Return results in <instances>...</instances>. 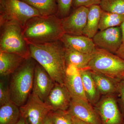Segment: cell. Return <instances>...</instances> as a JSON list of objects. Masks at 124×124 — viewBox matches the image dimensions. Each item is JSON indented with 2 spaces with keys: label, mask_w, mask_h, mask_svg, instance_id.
Instances as JSON below:
<instances>
[{
  "label": "cell",
  "mask_w": 124,
  "mask_h": 124,
  "mask_svg": "<svg viewBox=\"0 0 124 124\" xmlns=\"http://www.w3.org/2000/svg\"><path fill=\"white\" fill-rule=\"evenodd\" d=\"M27 42L31 57L44 68L55 83L64 85L67 68L66 48L62 41Z\"/></svg>",
  "instance_id": "6da1fadb"
},
{
  "label": "cell",
  "mask_w": 124,
  "mask_h": 124,
  "mask_svg": "<svg viewBox=\"0 0 124 124\" xmlns=\"http://www.w3.org/2000/svg\"><path fill=\"white\" fill-rule=\"evenodd\" d=\"M64 32L61 19L56 15L31 18L23 28L27 42L42 44L60 40Z\"/></svg>",
  "instance_id": "7a4b0ae2"
},
{
  "label": "cell",
  "mask_w": 124,
  "mask_h": 124,
  "mask_svg": "<svg viewBox=\"0 0 124 124\" xmlns=\"http://www.w3.org/2000/svg\"><path fill=\"white\" fill-rule=\"evenodd\" d=\"M36 63L31 57L27 58L10 75L9 86L11 101L19 107L26 102L32 92Z\"/></svg>",
  "instance_id": "3957f363"
},
{
  "label": "cell",
  "mask_w": 124,
  "mask_h": 124,
  "mask_svg": "<svg viewBox=\"0 0 124 124\" xmlns=\"http://www.w3.org/2000/svg\"><path fill=\"white\" fill-rule=\"evenodd\" d=\"M0 52L17 54L26 58L31 57L20 24L15 21H5L0 23Z\"/></svg>",
  "instance_id": "277c9868"
},
{
  "label": "cell",
  "mask_w": 124,
  "mask_h": 124,
  "mask_svg": "<svg viewBox=\"0 0 124 124\" xmlns=\"http://www.w3.org/2000/svg\"><path fill=\"white\" fill-rule=\"evenodd\" d=\"M86 69L121 80L124 76V60L115 54L96 47Z\"/></svg>",
  "instance_id": "5b68a950"
},
{
  "label": "cell",
  "mask_w": 124,
  "mask_h": 124,
  "mask_svg": "<svg viewBox=\"0 0 124 124\" xmlns=\"http://www.w3.org/2000/svg\"><path fill=\"white\" fill-rule=\"evenodd\" d=\"M41 16L37 10L21 0H0V23L15 21L23 28L31 18Z\"/></svg>",
  "instance_id": "8992f818"
},
{
  "label": "cell",
  "mask_w": 124,
  "mask_h": 124,
  "mask_svg": "<svg viewBox=\"0 0 124 124\" xmlns=\"http://www.w3.org/2000/svg\"><path fill=\"white\" fill-rule=\"evenodd\" d=\"M118 97L115 94L103 95L94 106L102 124H124V114L119 106Z\"/></svg>",
  "instance_id": "52a82bcc"
},
{
  "label": "cell",
  "mask_w": 124,
  "mask_h": 124,
  "mask_svg": "<svg viewBox=\"0 0 124 124\" xmlns=\"http://www.w3.org/2000/svg\"><path fill=\"white\" fill-rule=\"evenodd\" d=\"M19 108L21 116L27 124H42L51 110L34 93H31L26 102Z\"/></svg>",
  "instance_id": "ba28073f"
},
{
  "label": "cell",
  "mask_w": 124,
  "mask_h": 124,
  "mask_svg": "<svg viewBox=\"0 0 124 124\" xmlns=\"http://www.w3.org/2000/svg\"><path fill=\"white\" fill-rule=\"evenodd\" d=\"M72 117L89 124H102L101 118L95 107L87 100L72 98L67 110Z\"/></svg>",
  "instance_id": "9c48e42d"
},
{
  "label": "cell",
  "mask_w": 124,
  "mask_h": 124,
  "mask_svg": "<svg viewBox=\"0 0 124 124\" xmlns=\"http://www.w3.org/2000/svg\"><path fill=\"white\" fill-rule=\"evenodd\" d=\"M92 39L96 47L114 54H116L122 44L120 26L99 31Z\"/></svg>",
  "instance_id": "30bf717a"
},
{
  "label": "cell",
  "mask_w": 124,
  "mask_h": 124,
  "mask_svg": "<svg viewBox=\"0 0 124 124\" xmlns=\"http://www.w3.org/2000/svg\"><path fill=\"white\" fill-rule=\"evenodd\" d=\"M89 8L78 7L66 17L61 19L64 33L82 35L86 26Z\"/></svg>",
  "instance_id": "8fae6325"
},
{
  "label": "cell",
  "mask_w": 124,
  "mask_h": 124,
  "mask_svg": "<svg viewBox=\"0 0 124 124\" xmlns=\"http://www.w3.org/2000/svg\"><path fill=\"white\" fill-rule=\"evenodd\" d=\"M55 83L44 68L37 62L34 71L32 93L45 102Z\"/></svg>",
  "instance_id": "7c38bea8"
},
{
  "label": "cell",
  "mask_w": 124,
  "mask_h": 124,
  "mask_svg": "<svg viewBox=\"0 0 124 124\" xmlns=\"http://www.w3.org/2000/svg\"><path fill=\"white\" fill-rule=\"evenodd\" d=\"M71 100L70 94L64 85L55 83L45 102L51 111L67 110Z\"/></svg>",
  "instance_id": "4fadbf2b"
},
{
  "label": "cell",
  "mask_w": 124,
  "mask_h": 124,
  "mask_svg": "<svg viewBox=\"0 0 124 124\" xmlns=\"http://www.w3.org/2000/svg\"><path fill=\"white\" fill-rule=\"evenodd\" d=\"M66 48L87 54H92L96 48L93 39L86 36L64 33L60 39Z\"/></svg>",
  "instance_id": "5bb4252c"
},
{
  "label": "cell",
  "mask_w": 124,
  "mask_h": 124,
  "mask_svg": "<svg viewBox=\"0 0 124 124\" xmlns=\"http://www.w3.org/2000/svg\"><path fill=\"white\" fill-rule=\"evenodd\" d=\"M64 85L70 94L72 98H77L87 100L80 70L73 65L67 66Z\"/></svg>",
  "instance_id": "9a60e30c"
},
{
  "label": "cell",
  "mask_w": 124,
  "mask_h": 124,
  "mask_svg": "<svg viewBox=\"0 0 124 124\" xmlns=\"http://www.w3.org/2000/svg\"><path fill=\"white\" fill-rule=\"evenodd\" d=\"M90 71L101 96L111 94L119 96L118 85L121 80L112 78L95 71Z\"/></svg>",
  "instance_id": "2e32d148"
},
{
  "label": "cell",
  "mask_w": 124,
  "mask_h": 124,
  "mask_svg": "<svg viewBox=\"0 0 124 124\" xmlns=\"http://www.w3.org/2000/svg\"><path fill=\"white\" fill-rule=\"evenodd\" d=\"M26 58L17 54L0 52V77L9 76L13 73Z\"/></svg>",
  "instance_id": "e0dca14e"
},
{
  "label": "cell",
  "mask_w": 124,
  "mask_h": 124,
  "mask_svg": "<svg viewBox=\"0 0 124 124\" xmlns=\"http://www.w3.org/2000/svg\"><path fill=\"white\" fill-rule=\"evenodd\" d=\"M85 94L87 100L94 106L101 97L90 70H80Z\"/></svg>",
  "instance_id": "ac0fdd59"
},
{
  "label": "cell",
  "mask_w": 124,
  "mask_h": 124,
  "mask_svg": "<svg viewBox=\"0 0 124 124\" xmlns=\"http://www.w3.org/2000/svg\"><path fill=\"white\" fill-rule=\"evenodd\" d=\"M102 10L99 5L92 6L89 8L86 26L83 35L92 39L97 33Z\"/></svg>",
  "instance_id": "d6986e66"
},
{
  "label": "cell",
  "mask_w": 124,
  "mask_h": 124,
  "mask_svg": "<svg viewBox=\"0 0 124 124\" xmlns=\"http://www.w3.org/2000/svg\"><path fill=\"white\" fill-rule=\"evenodd\" d=\"M93 54L83 53L66 48V66L72 65L80 70L86 69Z\"/></svg>",
  "instance_id": "ffe728a7"
},
{
  "label": "cell",
  "mask_w": 124,
  "mask_h": 124,
  "mask_svg": "<svg viewBox=\"0 0 124 124\" xmlns=\"http://www.w3.org/2000/svg\"><path fill=\"white\" fill-rule=\"evenodd\" d=\"M20 117L19 108L12 102L0 106V124H15Z\"/></svg>",
  "instance_id": "44dd1931"
},
{
  "label": "cell",
  "mask_w": 124,
  "mask_h": 124,
  "mask_svg": "<svg viewBox=\"0 0 124 124\" xmlns=\"http://www.w3.org/2000/svg\"><path fill=\"white\" fill-rule=\"evenodd\" d=\"M37 10L42 16L56 15L57 5L55 0H21Z\"/></svg>",
  "instance_id": "7402d4cb"
},
{
  "label": "cell",
  "mask_w": 124,
  "mask_h": 124,
  "mask_svg": "<svg viewBox=\"0 0 124 124\" xmlns=\"http://www.w3.org/2000/svg\"><path fill=\"white\" fill-rule=\"evenodd\" d=\"M124 20V15L102 10L99 26V30L102 31L110 28L120 26Z\"/></svg>",
  "instance_id": "603a6c76"
},
{
  "label": "cell",
  "mask_w": 124,
  "mask_h": 124,
  "mask_svg": "<svg viewBox=\"0 0 124 124\" xmlns=\"http://www.w3.org/2000/svg\"><path fill=\"white\" fill-rule=\"evenodd\" d=\"M99 5L103 11L124 15V0H101Z\"/></svg>",
  "instance_id": "cb8c5ba5"
},
{
  "label": "cell",
  "mask_w": 124,
  "mask_h": 124,
  "mask_svg": "<svg viewBox=\"0 0 124 124\" xmlns=\"http://www.w3.org/2000/svg\"><path fill=\"white\" fill-rule=\"evenodd\" d=\"M50 115L53 124H73L72 116L68 110L51 111Z\"/></svg>",
  "instance_id": "d4e9b609"
},
{
  "label": "cell",
  "mask_w": 124,
  "mask_h": 124,
  "mask_svg": "<svg viewBox=\"0 0 124 124\" xmlns=\"http://www.w3.org/2000/svg\"><path fill=\"white\" fill-rule=\"evenodd\" d=\"M1 79L0 81V106H3L11 101V93L9 84L7 79Z\"/></svg>",
  "instance_id": "484cf974"
},
{
  "label": "cell",
  "mask_w": 124,
  "mask_h": 124,
  "mask_svg": "<svg viewBox=\"0 0 124 124\" xmlns=\"http://www.w3.org/2000/svg\"><path fill=\"white\" fill-rule=\"evenodd\" d=\"M58 11L56 15L60 19L66 17L70 14L72 7L73 0H55Z\"/></svg>",
  "instance_id": "4316f807"
},
{
  "label": "cell",
  "mask_w": 124,
  "mask_h": 124,
  "mask_svg": "<svg viewBox=\"0 0 124 124\" xmlns=\"http://www.w3.org/2000/svg\"><path fill=\"white\" fill-rule=\"evenodd\" d=\"M101 0H73L72 7L74 9L85 7L89 8L93 5H100Z\"/></svg>",
  "instance_id": "83f0119b"
},
{
  "label": "cell",
  "mask_w": 124,
  "mask_h": 124,
  "mask_svg": "<svg viewBox=\"0 0 124 124\" xmlns=\"http://www.w3.org/2000/svg\"><path fill=\"white\" fill-rule=\"evenodd\" d=\"M118 103L121 111L124 114V80H121L118 85Z\"/></svg>",
  "instance_id": "f1b7e54d"
},
{
  "label": "cell",
  "mask_w": 124,
  "mask_h": 124,
  "mask_svg": "<svg viewBox=\"0 0 124 124\" xmlns=\"http://www.w3.org/2000/svg\"><path fill=\"white\" fill-rule=\"evenodd\" d=\"M115 54L124 60V44H122Z\"/></svg>",
  "instance_id": "f546056e"
},
{
  "label": "cell",
  "mask_w": 124,
  "mask_h": 124,
  "mask_svg": "<svg viewBox=\"0 0 124 124\" xmlns=\"http://www.w3.org/2000/svg\"><path fill=\"white\" fill-rule=\"evenodd\" d=\"M72 120L73 124H89L76 117H72Z\"/></svg>",
  "instance_id": "4dcf8cb0"
},
{
  "label": "cell",
  "mask_w": 124,
  "mask_h": 124,
  "mask_svg": "<svg viewBox=\"0 0 124 124\" xmlns=\"http://www.w3.org/2000/svg\"><path fill=\"white\" fill-rule=\"evenodd\" d=\"M50 113L46 117L42 124H53L50 115Z\"/></svg>",
  "instance_id": "1f68e13d"
},
{
  "label": "cell",
  "mask_w": 124,
  "mask_h": 124,
  "mask_svg": "<svg viewBox=\"0 0 124 124\" xmlns=\"http://www.w3.org/2000/svg\"><path fill=\"white\" fill-rule=\"evenodd\" d=\"M120 27L122 33V44H124V20Z\"/></svg>",
  "instance_id": "d6a6232c"
},
{
  "label": "cell",
  "mask_w": 124,
  "mask_h": 124,
  "mask_svg": "<svg viewBox=\"0 0 124 124\" xmlns=\"http://www.w3.org/2000/svg\"><path fill=\"white\" fill-rule=\"evenodd\" d=\"M15 124H27L25 121L24 119L21 116L18 122Z\"/></svg>",
  "instance_id": "836d02e7"
},
{
  "label": "cell",
  "mask_w": 124,
  "mask_h": 124,
  "mask_svg": "<svg viewBox=\"0 0 124 124\" xmlns=\"http://www.w3.org/2000/svg\"><path fill=\"white\" fill-rule=\"evenodd\" d=\"M121 80H124V77H123L122 78V79H121Z\"/></svg>",
  "instance_id": "e575fe53"
}]
</instances>
